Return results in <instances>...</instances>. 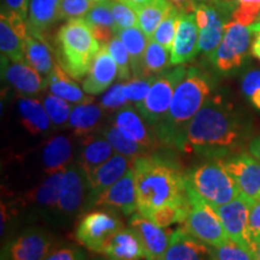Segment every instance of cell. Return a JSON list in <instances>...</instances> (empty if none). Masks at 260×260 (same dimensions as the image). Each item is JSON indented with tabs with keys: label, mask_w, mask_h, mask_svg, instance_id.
Here are the masks:
<instances>
[{
	"label": "cell",
	"mask_w": 260,
	"mask_h": 260,
	"mask_svg": "<svg viewBox=\"0 0 260 260\" xmlns=\"http://www.w3.org/2000/svg\"><path fill=\"white\" fill-rule=\"evenodd\" d=\"M170 2L184 14H194L197 9V3L194 0H170Z\"/></svg>",
	"instance_id": "obj_53"
},
{
	"label": "cell",
	"mask_w": 260,
	"mask_h": 260,
	"mask_svg": "<svg viewBox=\"0 0 260 260\" xmlns=\"http://www.w3.org/2000/svg\"><path fill=\"white\" fill-rule=\"evenodd\" d=\"M212 82L204 71L198 68H188L186 75L176 87L168 115L153 129L162 145L182 151L188 125L211 98Z\"/></svg>",
	"instance_id": "obj_3"
},
{
	"label": "cell",
	"mask_w": 260,
	"mask_h": 260,
	"mask_svg": "<svg viewBox=\"0 0 260 260\" xmlns=\"http://www.w3.org/2000/svg\"><path fill=\"white\" fill-rule=\"evenodd\" d=\"M104 116L103 107L93 102L77 104L71 111L67 129L73 130L76 135L93 134L99 128Z\"/></svg>",
	"instance_id": "obj_29"
},
{
	"label": "cell",
	"mask_w": 260,
	"mask_h": 260,
	"mask_svg": "<svg viewBox=\"0 0 260 260\" xmlns=\"http://www.w3.org/2000/svg\"><path fill=\"white\" fill-rule=\"evenodd\" d=\"M63 175L64 170L48 175V177L45 178L29 194V199H30L31 203L41 210L57 209Z\"/></svg>",
	"instance_id": "obj_33"
},
{
	"label": "cell",
	"mask_w": 260,
	"mask_h": 260,
	"mask_svg": "<svg viewBox=\"0 0 260 260\" xmlns=\"http://www.w3.org/2000/svg\"><path fill=\"white\" fill-rule=\"evenodd\" d=\"M112 145L107 141L102 133L100 134H89L84 136L81 144V148L77 157V165L82 169L86 176L95 170L98 167L115 154Z\"/></svg>",
	"instance_id": "obj_23"
},
{
	"label": "cell",
	"mask_w": 260,
	"mask_h": 260,
	"mask_svg": "<svg viewBox=\"0 0 260 260\" xmlns=\"http://www.w3.org/2000/svg\"><path fill=\"white\" fill-rule=\"evenodd\" d=\"M249 153L260 160V135L256 136L251 142V145H249Z\"/></svg>",
	"instance_id": "obj_54"
},
{
	"label": "cell",
	"mask_w": 260,
	"mask_h": 260,
	"mask_svg": "<svg viewBox=\"0 0 260 260\" xmlns=\"http://www.w3.org/2000/svg\"><path fill=\"white\" fill-rule=\"evenodd\" d=\"M83 18L92 29L94 37L102 45L109 44L110 40L118 32V27L106 0L96 3Z\"/></svg>",
	"instance_id": "obj_31"
},
{
	"label": "cell",
	"mask_w": 260,
	"mask_h": 260,
	"mask_svg": "<svg viewBox=\"0 0 260 260\" xmlns=\"http://www.w3.org/2000/svg\"><path fill=\"white\" fill-rule=\"evenodd\" d=\"M56 45L57 63L79 81L88 75L94 58L102 48L84 18L68 21L58 31Z\"/></svg>",
	"instance_id": "obj_4"
},
{
	"label": "cell",
	"mask_w": 260,
	"mask_h": 260,
	"mask_svg": "<svg viewBox=\"0 0 260 260\" xmlns=\"http://www.w3.org/2000/svg\"><path fill=\"white\" fill-rule=\"evenodd\" d=\"M61 0H30L27 18L28 34L44 37V32L59 21Z\"/></svg>",
	"instance_id": "obj_24"
},
{
	"label": "cell",
	"mask_w": 260,
	"mask_h": 260,
	"mask_svg": "<svg viewBox=\"0 0 260 260\" xmlns=\"http://www.w3.org/2000/svg\"><path fill=\"white\" fill-rule=\"evenodd\" d=\"M44 106L46 109L48 116H50L53 126H56L58 129H67L71 111H73L70 103L50 93L48 95L45 96Z\"/></svg>",
	"instance_id": "obj_39"
},
{
	"label": "cell",
	"mask_w": 260,
	"mask_h": 260,
	"mask_svg": "<svg viewBox=\"0 0 260 260\" xmlns=\"http://www.w3.org/2000/svg\"><path fill=\"white\" fill-rule=\"evenodd\" d=\"M24 58L44 77H47L57 64L45 38L31 34H28L24 39Z\"/></svg>",
	"instance_id": "obj_30"
},
{
	"label": "cell",
	"mask_w": 260,
	"mask_h": 260,
	"mask_svg": "<svg viewBox=\"0 0 260 260\" xmlns=\"http://www.w3.org/2000/svg\"><path fill=\"white\" fill-rule=\"evenodd\" d=\"M88 197V183L77 162L71 164L64 170L61 181L59 199H58L57 211L67 218L77 216L84 210Z\"/></svg>",
	"instance_id": "obj_11"
},
{
	"label": "cell",
	"mask_w": 260,
	"mask_h": 260,
	"mask_svg": "<svg viewBox=\"0 0 260 260\" xmlns=\"http://www.w3.org/2000/svg\"><path fill=\"white\" fill-rule=\"evenodd\" d=\"M110 54H111L113 59H115L117 68H118V79L122 81L132 80V64H130V56L126 51V48L121 39L118 37H113L107 44Z\"/></svg>",
	"instance_id": "obj_41"
},
{
	"label": "cell",
	"mask_w": 260,
	"mask_h": 260,
	"mask_svg": "<svg viewBox=\"0 0 260 260\" xmlns=\"http://www.w3.org/2000/svg\"><path fill=\"white\" fill-rule=\"evenodd\" d=\"M130 102L124 94V83H117L104 94L100 100V106L104 111H119L123 107L128 106Z\"/></svg>",
	"instance_id": "obj_47"
},
{
	"label": "cell",
	"mask_w": 260,
	"mask_h": 260,
	"mask_svg": "<svg viewBox=\"0 0 260 260\" xmlns=\"http://www.w3.org/2000/svg\"><path fill=\"white\" fill-rule=\"evenodd\" d=\"M129 224L130 228L138 233L141 240L146 260H164L170 242V236H168V233L141 213L132 214Z\"/></svg>",
	"instance_id": "obj_19"
},
{
	"label": "cell",
	"mask_w": 260,
	"mask_h": 260,
	"mask_svg": "<svg viewBox=\"0 0 260 260\" xmlns=\"http://www.w3.org/2000/svg\"><path fill=\"white\" fill-rule=\"evenodd\" d=\"M154 0H125V4L129 5L130 8L134 9L135 11L140 8H142V6H146L148 4H151V3H153Z\"/></svg>",
	"instance_id": "obj_55"
},
{
	"label": "cell",
	"mask_w": 260,
	"mask_h": 260,
	"mask_svg": "<svg viewBox=\"0 0 260 260\" xmlns=\"http://www.w3.org/2000/svg\"><path fill=\"white\" fill-rule=\"evenodd\" d=\"M248 134L246 119L220 96H211L188 125L182 151L224 159L241 152Z\"/></svg>",
	"instance_id": "obj_1"
},
{
	"label": "cell",
	"mask_w": 260,
	"mask_h": 260,
	"mask_svg": "<svg viewBox=\"0 0 260 260\" xmlns=\"http://www.w3.org/2000/svg\"><path fill=\"white\" fill-rule=\"evenodd\" d=\"M45 260H87V256L79 247H61L51 252Z\"/></svg>",
	"instance_id": "obj_50"
},
{
	"label": "cell",
	"mask_w": 260,
	"mask_h": 260,
	"mask_svg": "<svg viewBox=\"0 0 260 260\" xmlns=\"http://www.w3.org/2000/svg\"><path fill=\"white\" fill-rule=\"evenodd\" d=\"M94 207L121 212L124 216H132L138 210V198L133 167L115 184L98 195L87 210H92Z\"/></svg>",
	"instance_id": "obj_12"
},
{
	"label": "cell",
	"mask_w": 260,
	"mask_h": 260,
	"mask_svg": "<svg viewBox=\"0 0 260 260\" xmlns=\"http://www.w3.org/2000/svg\"><path fill=\"white\" fill-rule=\"evenodd\" d=\"M100 133H102V134L106 138L107 141L112 145L116 153L125 155V157L133 159V160H135V159L139 157H142V155L151 154L147 149L142 147L141 145H139L138 142L133 141V140H130L126 138V136L123 135L113 124L102 129Z\"/></svg>",
	"instance_id": "obj_37"
},
{
	"label": "cell",
	"mask_w": 260,
	"mask_h": 260,
	"mask_svg": "<svg viewBox=\"0 0 260 260\" xmlns=\"http://www.w3.org/2000/svg\"><path fill=\"white\" fill-rule=\"evenodd\" d=\"M187 190L190 201V209L184 222L186 230L198 240L211 247L222 245L229 239V236L217 211L193 189H190L188 183Z\"/></svg>",
	"instance_id": "obj_7"
},
{
	"label": "cell",
	"mask_w": 260,
	"mask_h": 260,
	"mask_svg": "<svg viewBox=\"0 0 260 260\" xmlns=\"http://www.w3.org/2000/svg\"><path fill=\"white\" fill-rule=\"evenodd\" d=\"M0 48L2 56L10 60H25L24 40L12 28L4 15L0 16Z\"/></svg>",
	"instance_id": "obj_35"
},
{
	"label": "cell",
	"mask_w": 260,
	"mask_h": 260,
	"mask_svg": "<svg viewBox=\"0 0 260 260\" xmlns=\"http://www.w3.org/2000/svg\"><path fill=\"white\" fill-rule=\"evenodd\" d=\"M216 2V0H214ZM206 10L209 14V23L203 29H200L199 35V47L200 52H203L205 56L211 57L214 51L219 47L220 42L224 37V29H225V22L222 16V6L218 2L216 4H207Z\"/></svg>",
	"instance_id": "obj_26"
},
{
	"label": "cell",
	"mask_w": 260,
	"mask_h": 260,
	"mask_svg": "<svg viewBox=\"0 0 260 260\" xmlns=\"http://www.w3.org/2000/svg\"><path fill=\"white\" fill-rule=\"evenodd\" d=\"M155 77H133L124 83V94L130 103H134L135 106L141 104L147 96V94L153 84Z\"/></svg>",
	"instance_id": "obj_43"
},
{
	"label": "cell",
	"mask_w": 260,
	"mask_h": 260,
	"mask_svg": "<svg viewBox=\"0 0 260 260\" xmlns=\"http://www.w3.org/2000/svg\"><path fill=\"white\" fill-rule=\"evenodd\" d=\"M164 260H212V247L194 237L184 226L178 228L170 235Z\"/></svg>",
	"instance_id": "obj_21"
},
{
	"label": "cell",
	"mask_w": 260,
	"mask_h": 260,
	"mask_svg": "<svg viewBox=\"0 0 260 260\" xmlns=\"http://www.w3.org/2000/svg\"><path fill=\"white\" fill-rule=\"evenodd\" d=\"M73 145L67 136L59 135L46 142L42 149V165L46 174L63 171L71 164Z\"/></svg>",
	"instance_id": "obj_27"
},
{
	"label": "cell",
	"mask_w": 260,
	"mask_h": 260,
	"mask_svg": "<svg viewBox=\"0 0 260 260\" xmlns=\"http://www.w3.org/2000/svg\"><path fill=\"white\" fill-rule=\"evenodd\" d=\"M212 260H256L251 249L228 239L222 245L212 247Z\"/></svg>",
	"instance_id": "obj_42"
},
{
	"label": "cell",
	"mask_w": 260,
	"mask_h": 260,
	"mask_svg": "<svg viewBox=\"0 0 260 260\" xmlns=\"http://www.w3.org/2000/svg\"><path fill=\"white\" fill-rule=\"evenodd\" d=\"M96 3L92 0H61L59 6L60 19H77L83 18Z\"/></svg>",
	"instance_id": "obj_46"
},
{
	"label": "cell",
	"mask_w": 260,
	"mask_h": 260,
	"mask_svg": "<svg viewBox=\"0 0 260 260\" xmlns=\"http://www.w3.org/2000/svg\"><path fill=\"white\" fill-rule=\"evenodd\" d=\"M181 11L176 6L174 5L170 11L165 15V17L158 25L157 30L154 31L152 40H154L158 44H160L165 48L171 51L172 44H174L175 35H176V28H177V21L180 17Z\"/></svg>",
	"instance_id": "obj_40"
},
{
	"label": "cell",
	"mask_w": 260,
	"mask_h": 260,
	"mask_svg": "<svg viewBox=\"0 0 260 260\" xmlns=\"http://www.w3.org/2000/svg\"><path fill=\"white\" fill-rule=\"evenodd\" d=\"M112 124L126 138L145 147L149 153H153L160 144L153 129L134 107L125 106L117 111Z\"/></svg>",
	"instance_id": "obj_15"
},
{
	"label": "cell",
	"mask_w": 260,
	"mask_h": 260,
	"mask_svg": "<svg viewBox=\"0 0 260 260\" xmlns=\"http://www.w3.org/2000/svg\"><path fill=\"white\" fill-rule=\"evenodd\" d=\"M252 30L235 21L228 22L219 47L210 57L214 69L223 75L235 73L245 64L252 45Z\"/></svg>",
	"instance_id": "obj_8"
},
{
	"label": "cell",
	"mask_w": 260,
	"mask_h": 260,
	"mask_svg": "<svg viewBox=\"0 0 260 260\" xmlns=\"http://www.w3.org/2000/svg\"><path fill=\"white\" fill-rule=\"evenodd\" d=\"M222 161L241 195L253 201L260 200V160L251 153L240 152L222 159Z\"/></svg>",
	"instance_id": "obj_13"
},
{
	"label": "cell",
	"mask_w": 260,
	"mask_h": 260,
	"mask_svg": "<svg viewBox=\"0 0 260 260\" xmlns=\"http://www.w3.org/2000/svg\"><path fill=\"white\" fill-rule=\"evenodd\" d=\"M122 228L124 224L117 212L105 209L89 211L76 228V239L89 251L102 253L107 240Z\"/></svg>",
	"instance_id": "obj_9"
},
{
	"label": "cell",
	"mask_w": 260,
	"mask_h": 260,
	"mask_svg": "<svg viewBox=\"0 0 260 260\" xmlns=\"http://www.w3.org/2000/svg\"><path fill=\"white\" fill-rule=\"evenodd\" d=\"M194 2L198 4V3H212L213 0H194Z\"/></svg>",
	"instance_id": "obj_57"
},
{
	"label": "cell",
	"mask_w": 260,
	"mask_h": 260,
	"mask_svg": "<svg viewBox=\"0 0 260 260\" xmlns=\"http://www.w3.org/2000/svg\"><path fill=\"white\" fill-rule=\"evenodd\" d=\"M29 5H30V0H3L2 2V9L15 12L21 16L25 22L28 18Z\"/></svg>",
	"instance_id": "obj_51"
},
{
	"label": "cell",
	"mask_w": 260,
	"mask_h": 260,
	"mask_svg": "<svg viewBox=\"0 0 260 260\" xmlns=\"http://www.w3.org/2000/svg\"><path fill=\"white\" fill-rule=\"evenodd\" d=\"M241 89L249 103L260 111V70H251L243 76Z\"/></svg>",
	"instance_id": "obj_49"
},
{
	"label": "cell",
	"mask_w": 260,
	"mask_h": 260,
	"mask_svg": "<svg viewBox=\"0 0 260 260\" xmlns=\"http://www.w3.org/2000/svg\"><path fill=\"white\" fill-rule=\"evenodd\" d=\"M260 17V0H239L233 11V19L242 25H252Z\"/></svg>",
	"instance_id": "obj_45"
},
{
	"label": "cell",
	"mask_w": 260,
	"mask_h": 260,
	"mask_svg": "<svg viewBox=\"0 0 260 260\" xmlns=\"http://www.w3.org/2000/svg\"><path fill=\"white\" fill-rule=\"evenodd\" d=\"M187 70V67L178 65L175 69L158 75L146 99L135 106L152 129L160 124L168 115L176 87L184 77Z\"/></svg>",
	"instance_id": "obj_6"
},
{
	"label": "cell",
	"mask_w": 260,
	"mask_h": 260,
	"mask_svg": "<svg viewBox=\"0 0 260 260\" xmlns=\"http://www.w3.org/2000/svg\"><path fill=\"white\" fill-rule=\"evenodd\" d=\"M92 2H94V3H102V2H104V0H92Z\"/></svg>",
	"instance_id": "obj_59"
},
{
	"label": "cell",
	"mask_w": 260,
	"mask_h": 260,
	"mask_svg": "<svg viewBox=\"0 0 260 260\" xmlns=\"http://www.w3.org/2000/svg\"><path fill=\"white\" fill-rule=\"evenodd\" d=\"M259 19H260V17H259Z\"/></svg>",
	"instance_id": "obj_61"
},
{
	"label": "cell",
	"mask_w": 260,
	"mask_h": 260,
	"mask_svg": "<svg viewBox=\"0 0 260 260\" xmlns=\"http://www.w3.org/2000/svg\"><path fill=\"white\" fill-rule=\"evenodd\" d=\"M220 3H224V4H229V5H234L236 8V4L239 0H218Z\"/></svg>",
	"instance_id": "obj_56"
},
{
	"label": "cell",
	"mask_w": 260,
	"mask_h": 260,
	"mask_svg": "<svg viewBox=\"0 0 260 260\" xmlns=\"http://www.w3.org/2000/svg\"><path fill=\"white\" fill-rule=\"evenodd\" d=\"M134 160L125 155L115 153L109 160L98 167L87 176V183H88V197L84 210L88 209L90 203L95 199L99 194L104 190L115 184L119 178L125 175V172L133 167Z\"/></svg>",
	"instance_id": "obj_17"
},
{
	"label": "cell",
	"mask_w": 260,
	"mask_h": 260,
	"mask_svg": "<svg viewBox=\"0 0 260 260\" xmlns=\"http://www.w3.org/2000/svg\"><path fill=\"white\" fill-rule=\"evenodd\" d=\"M253 203L254 201L240 194L236 199L230 201V203L214 207V210L217 211L220 219H222L229 239H232L233 241L237 242L245 248H248L246 235Z\"/></svg>",
	"instance_id": "obj_16"
},
{
	"label": "cell",
	"mask_w": 260,
	"mask_h": 260,
	"mask_svg": "<svg viewBox=\"0 0 260 260\" xmlns=\"http://www.w3.org/2000/svg\"><path fill=\"white\" fill-rule=\"evenodd\" d=\"M117 37L121 39L130 56L133 76L144 77V57L149 39L139 27L121 29Z\"/></svg>",
	"instance_id": "obj_32"
},
{
	"label": "cell",
	"mask_w": 260,
	"mask_h": 260,
	"mask_svg": "<svg viewBox=\"0 0 260 260\" xmlns=\"http://www.w3.org/2000/svg\"><path fill=\"white\" fill-rule=\"evenodd\" d=\"M46 79L50 93L67 100L70 104H82L94 100L93 98L87 95V93L77 86L73 77L68 73H65L63 68L58 63Z\"/></svg>",
	"instance_id": "obj_28"
},
{
	"label": "cell",
	"mask_w": 260,
	"mask_h": 260,
	"mask_svg": "<svg viewBox=\"0 0 260 260\" xmlns=\"http://www.w3.org/2000/svg\"><path fill=\"white\" fill-rule=\"evenodd\" d=\"M187 183L212 207L230 203L241 194L236 182L224 168L222 159H211L198 165L187 174Z\"/></svg>",
	"instance_id": "obj_5"
},
{
	"label": "cell",
	"mask_w": 260,
	"mask_h": 260,
	"mask_svg": "<svg viewBox=\"0 0 260 260\" xmlns=\"http://www.w3.org/2000/svg\"><path fill=\"white\" fill-rule=\"evenodd\" d=\"M171 52L162 45L149 39L144 57V77L160 75L171 67Z\"/></svg>",
	"instance_id": "obj_36"
},
{
	"label": "cell",
	"mask_w": 260,
	"mask_h": 260,
	"mask_svg": "<svg viewBox=\"0 0 260 260\" xmlns=\"http://www.w3.org/2000/svg\"><path fill=\"white\" fill-rule=\"evenodd\" d=\"M246 239L248 248L255 255V252L260 246V200L254 201L252 205Z\"/></svg>",
	"instance_id": "obj_48"
},
{
	"label": "cell",
	"mask_w": 260,
	"mask_h": 260,
	"mask_svg": "<svg viewBox=\"0 0 260 260\" xmlns=\"http://www.w3.org/2000/svg\"><path fill=\"white\" fill-rule=\"evenodd\" d=\"M174 8L170 0H154L151 4L136 10L139 18V28L148 39H152L158 25L164 19L165 15Z\"/></svg>",
	"instance_id": "obj_34"
},
{
	"label": "cell",
	"mask_w": 260,
	"mask_h": 260,
	"mask_svg": "<svg viewBox=\"0 0 260 260\" xmlns=\"http://www.w3.org/2000/svg\"><path fill=\"white\" fill-rule=\"evenodd\" d=\"M103 254L109 260H141L145 249L141 240L133 228H122L107 240Z\"/></svg>",
	"instance_id": "obj_22"
},
{
	"label": "cell",
	"mask_w": 260,
	"mask_h": 260,
	"mask_svg": "<svg viewBox=\"0 0 260 260\" xmlns=\"http://www.w3.org/2000/svg\"><path fill=\"white\" fill-rule=\"evenodd\" d=\"M52 237L41 228H29L6 243L2 260H45L51 253Z\"/></svg>",
	"instance_id": "obj_10"
},
{
	"label": "cell",
	"mask_w": 260,
	"mask_h": 260,
	"mask_svg": "<svg viewBox=\"0 0 260 260\" xmlns=\"http://www.w3.org/2000/svg\"><path fill=\"white\" fill-rule=\"evenodd\" d=\"M200 30L194 14L181 12L177 21L176 35L171 48V64L182 65L191 61L200 52Z\"/></svg>",
	"instance_id": "obj_18"
},
{
	"label": "cell",
	"mask_w": 260,
	"mask_h": 260,
	"mask_svg": "<svg viewBox=\"0 0 260 260\" xmlns=\"http://www.w3.org/2000/svg\"><path fill=\"white\" fill-rule=\"evenodd\" d=\"M18 112L24 129L32 135L47 134L52 128L50 116L44 104L31 96H22L18 102Z\"/></svg>",
	"instance_id": "obj_25"
},
{
	"label": "cell",
	"mask_w": 260,
	"mask_h": 260,
	"mask_svg": "<svg viewBox=\"0 0 260 260\" xmlns=\"http://www.w3.org/2000/svg\"><path fill=\"white\" fill-rule=\"evenodd\" d=\"M255 259H256V260H260V246H259L258 251L255 252Z\"/></svg>",
	"instance_id": "obj_58"
},
{
	"label": "cell",
	"mask_w": 260,
	"mask_h": 260,
	"mask_svg": "<svg viewBox=\"0 0 260 260\" xmlns=\"http://www.w3.org/2000/svg\"><path fill=\"white\" fill-rule=\"evenodd\" d=\"M116 2H121V3H124V4H125V0H116Z\"/></svg>",
	"instance_id": "obj_60"
},
{
	"label": "cell",
	"mask_w": 260,
	"mask_h": 260,
	"mask_svg": "<svg viewBox=\"0 0 260 260\" xmlns=\"http://www.w3.org/2000/svg\"><path fill=\"white\" fill-rule=\"evenodd\" d=\"M2 76L21 96L39 95L48 87L46 77H42L27 60L14 61L2 56Z\"/></svg>",
	"instance_id": "obj_14"
},
{
	"label": "cell",
	"mask_w": 260,
	"mask_h": 260,
	"mask_svg": "<svg viewBox=\"0 0 260 260\" xmlns=\"http://www.w3.org/2000/svg\"><path fill=\"white\" fill-rule=\"evenodd\" d=\"M249 28H251L253 34H254V38H253L251 45V52L253 57H255L256 59L260 60V23L249 25Z\"/></svg>",
	"instance_id": "obj_52"
},
{
	"label": "cell",
	"mask_w": 260,
	"mask_h": 260,
	"mask_svg": "<svg viewBox=\"0 0 260 260\" xmlns=\"http://www.w3.org/2000/svg\"><path fill=\"white\" fill-rule=\"evenodd\" d=\"M106 3L111 9L118 30L130 27H139L138 14L134 9H132L124 3L116 2V0H106Z\"/></svg>",
	"instance_id": "obj_44"
},
{
	"label": "cell",
	"mask_w": 260,
	"mask_h": 260,
	"mask_svg": "<svg viewBox=\"0 0 260 260\" xmlns=\"http://www.w3.org/2000/svg\"><path fill=\"white\" fill-rule=\"evenodd\" d=\"M190 205L188 206H178V205H165L149 211L144 217L151 219L160 228H167L174 223L186 222L188 213H189Z\"/></svg>",
	"instance_id": "obj_38"
},
{
	"label": "cell",
	"mask_w": 260,
	"mask_h": 260,
	"mask_svg": "<svg viewBox=\"0 0 260 260\" xmlns=\"http://www.w3.org/2000/svg\"><path fill=\"white\" fill-rule=\"evenodd\" d=\"M138 211L142 216L165 205H190L187 175L174 159L151 153L133 162Z\"/></svg>",
	"instance_id": "obj_2"
},
{
	"label": "cell",
	"mask_w": 260,
	"mask_h": 260,
	"mask_svg": "<svg viewBox=\"0 0 260 260\" xmlns=\"http://www.w3.org/2000/svg\"><path fill=\"white\" fill-rule=\"evenodd\" d=\"M118 77V68L110 54L107 44H103L94 58L88 75L82 82V88L89 95H98L109 88Z\"/></svg>",
	"instance_id": "obj_20"
}]
</instances>
